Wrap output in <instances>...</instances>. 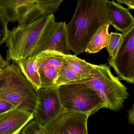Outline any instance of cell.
I'll return each instance as SVG.
<instances>
[{"label":"cell","mask_w":134,"mask_h":134,"mask_svg":"<svg viewBox=\"0 0 134 134\" xmlns=\"http://www.w3.org/2000/svg\"><path fill=\"white\" fill-rule=\"evenodd\" d=\"M105 25H110L105 0L77 1L74 15L66 25L70 51L76 56L85 52L93 36Z\"/></svg>","instance_id":"cell-1"},{"label":"cell","mask_w":134,"mask_h":134,"mask_svg":"<svg viewBox=\"0 0 134 134\" xmlns=\"http://www.w3.org/2000/svg\"><path fill=\"white\" fill-rule=\"evenodd\" d=\"M38 90L14 63L0 69V99L15 108L33 113L38 102Z\"/></svg>","instance_id":"cell-2"},{"label":"cell","mask_w":134,"mask_h":134,"mask_svg":"<svg viewBox=\"0 0 134 134\" xmlns=\"http://www.w3.org/2000/svg\"><path fill=\"white\" fill-rule=\"evenodd\" d=\"M54 14L44 15L29 25L18 26L9 30L6 40V61L9 63L32 57L46 33Z\"/></svg>","instance_id":"cell-3"},{"label":"cell","mask_w":134,"mask_h":134,"mask_svg":"<svg viewBox=\"0 0 134 134\" xmlns=\"http://www.w3.org/2000/svg\"><path fill=\"white\" fill-rule=\"evenodd\" d=\"M78 81L91 87L105 102L106 108L111 110H120L129 96L127 88L118 77L113 75L110 66L106 64L93 65L91 73Z\"/></svg>","instance_id":"cell-4"},{"label":"cell","mask_w":134,"mask_h":134,"mask_svg":"<svg viewBox=\"0 0 134 134\" xmlns=\"http://www.w3.org/2000/svg\"><path fill=\"white\" fill-rule=\"evenodd\" d=\"M63 0H0V13L8 23L29 25L44 15L54 14Z\"/></svg>","instance_id":"cell-5"},{"label":"cell","mask_w":134,"mask_h":134,"mask_svg":"<svg viewBox=\"0 0 134 134\" xmlns=\"http://www.w3.org/2000/svg\"><path fill=\"white\" fill-rule=\"evenodd\" d=\"M60 101L65 111L94 114L106 104L91 87L77 81L58 86Z\"/></svg>","instance_id":"cell-6"},{"label":"cell","mask_w":134,"mask_h":134,"mask_svg":"<svg viewBox=\"0 0 134 134\" xmlns=\"http://www.w3.org/2000/svg\"><path fill=\"white\" fill-rule=\"evenodd\" d=\"M122 41L113 58L108 59L120 80L134 82V26L122 34Z\"/></svg>","instance_id":"cell-7"},{"label":"cell","mask_w":134,"mask_h":134,"mask_svg":"<svg viewBox=\"0 0 134 134\" xmlns=\"http://www.w3.org/2000/svg\"><path fill=\"white\" fill-rule=\"evenodd\" d=\"M89 116L64 111L43 127L45 134H88Z\"/></svg>","instance_id":"cell-8"},{"label":"cell","mask_w":134,"mask_h":134,"mask_svg":"<svg viewBox=\"0 0 134 134\" xmlns=\"http://www.w3.org/2000/svg\"><path fill=\"white\" fill-rule=\"evenodd\" d=\"M38 92V102L34 118L43 126L65 110L60 101L58 86L40 88Z\"/></svg>","instance_id":"cell-9"},{"label":"cell","mask_w":134,"mask_h":134,"mask_svg":"<svg viewBox=\"0 0 134 134\" xmlns=\"http://www.w3.org/2000/svg\"><path fill=\"white\" fill-rule=\"evenodd\" d=\"M66 25L65 22H56L55 18L53 19L33 57L47 51L56 52L65 55H70Z\"/></svg>","instance_id":"cell-10"},{"label":"cell","mask_w":134,"mask_h":134,"mask_svg":"<svg viewBox=\"0 0 134 134\" xmlns=\"http://www.w3.org/2000/svg\"><path fill=\"white\" fill-rule=\"evenodd\" d=\"M34 57L37 62L40 77L41 88L54 86L58 73L65 61V55L56 52L47 51Z\"/></svg>","instance_id":"cell-11"},{"label":"cell","mask_w":134,"mask_h":134,"mask_svg":"<svg viewBox=\"0 0 134 134\" xmlns=\"http://www.w3.org/2000/svg\"><path fill=\"white\" fill-rule=\"evenodd\" d=\"M34 118V114L15 108L0 114V134H18Z\"/></svg>","instance_id":"cell-12"},{"label":"cell","mask_w":134,"mask_h":134,"mask_svg":"<svg viewBox=\"0 0 134 134\" xmlns=\"http://www.w3.org/2000/svg\"><path fill=\"white\" fill-rule=\"evenodd\" d=\"M110 25L122 34L134 26V19L129 10L115 1L105 0Z\"/></svg>","instance_id":"cell-13"},{"label":"cell","mask_w":134,"mask_h":134,"mask_svg":"<svg viewBox=\"0 0 134 134\" xmlns=\"http://www.w3.org/2000/svg\"><path fill=\"white\" fill-rule=\"evenodd\" d=\"M13 62L16 64L26 78L37 90L40 88V77L37 62L34 57L18 60Z\"/></svg>","instance_id":"cell-14"},{"label":"cell","mask_w":134,"mask_h":134,"mask_svg":"<svg viewBox=\"0 0 134 134\" xmlns=\"http://www.w3.org/2000/svg\"><path fill=\"white\" fill-rule=\"evenodd\" d=\"M109 26L105 25L97 31L89 42L85 52L89 54L97 53L107 47L109 37Z\"/></svg>","instance_id":"cell-15"},{"label":"cell","mask_w":134,"mask_h":134,"mask_svg":"<svg viewBox=\"0 0 134 134\" xmlns=\"http://www.w3.org/2000/svg\"><path fill=\"white\" fill-rule=\"evenodd\" d=\"M64 62L81 79L88 76L93 68V64L87 62L75 55H65Z\"/></svg>","instance_id":"cell-16"},{"label":"cell","mask_w":134,"mask_h":134,"mask_svg":"<svg viewBox=\"0 0 134 134\" xmlns=\"http://www.w3.org/2000/svg\"><path fill=\"white\" fill-rule=\"evenodd\" d=\"M81 79L80 77L64 62L58 73L55 81L54 85L58 86L63 84L77 81Z\"/></svg>","instance_id":"cell-17"},{"label":"cell","mask_w":134,"mask_h":134,"mask_svg":"<svg viewBox=\"0 0 134 134\" xmlns=\"http://www.w3.org/2000/svg\"><path fill=\"white\" fill-rule=\"evenodd\" d=\"M122 41V35L118 33L111 32L109 34L107 51L109 58H113L116 56Z\"/></svg>","instance_id":"cell-18"},{"label":"cell","mask_w":134,"mask_h":134,"mask_svg":"<svg viewBox=\"0 0 134 134\" xmlns=\"http://www.w3.org/2000/svg\"><path fill=\"white\" fill-rule=\"evenodd\" d=\"M22 134H45L43 127L36 121H31L23 129Z\"/></svg>","instance_id":"cell-19"},{"label":"cell","mask_w":134,"mask_h":134,"mask_svg":"<svg viewBox=\"0 0 134 134\" xmlns=\"http://www.w3.org/2000/svg\"><path fill=\"white\" fill-rule=\"evenodd\" d=\"M8 24V23L0 13V46L5 42L8 37L9 30Z\"/></svg>","instance_id":"cell-20"},{"label":"cell","mask_w":134,"mask_h":134,"mask_svg":"<svg viewBox=\"0 0 134 134\" xmlns=\"http://www.w3.org/2000/svg\"><path fill=\"white\" fill-rule=\"evenodd\" d=\"M15 108L13 105L0 99V114L10 111Z\"/></svg>","instance_id":"cell-21"},{"label":"cell","mask_w":134,"mask_h":134,"mask_svg":"<svg viewBox=\"0 0 134 134\" xmlns=\"http://www.w3.org/2000/svg\"><path fill=\"white\" fill-rule=\"evenodd\" d=\"M116 2L119 4H125L128 7L129 10L134 9V0H117Z\"/></svg>","instance_id":"cell-22"},{"label":"cell","mask_w":134,"mask_h":134,"mask_svg":"<svg viewBox=\"0 0 134 134\" xmlns=\"http://www.w3.org/2000/svg\"><path fill=\"white\" fill-rule=\"evenodd\" d=\"M134 104L132 105L128 113V121L129 124H134Z\"/></svg>","instance_id":"cell-23"},{"label":"cell","mask_w":134,"mask_h":134,"mask_svg":"<svg viewBox=\"0 0 134 134\" xmlns=\"http://www.w3.org/2000/svg\"><path fill=\"white\" fill-rule=\"evenodd\" d=\"M9 63L6 60L4 59L0 54V69L4 68L5 66L8 65Z\"/></svg>","instance_id":"cell-24"}]
</instances>
